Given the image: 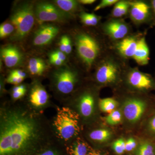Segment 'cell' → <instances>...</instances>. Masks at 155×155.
I'll return each mask as SVG.
<instances>
[{
  "label": "cell",
  "instance_id": "4fadbf2b",
  "mask_svg": "<svg viewBox=\"0 0 155 155\" xmlns=\"http://www.w3.org/2000/svg\"><path fill=\"white\" fill-rule=\"evenodd\" d=\"M129 14L131 21L136 25L146 22L150 15V7L141 1L130 2Z\"/></svg>",
  "mask_w": 155,
  "mask_h": 155
},
{
  "label": "cell",
  "instance_id": "836d02e7",
  "mask_svg": "<svg viewBox=\"0 0 155 155\" xmlns=\"http://www.w3.org/2000/svg\"><path fill=\"white\" fill-rule=\"evenodd\" d=\"M38 155H60V154L57 150L50 148L45 149L43 150Z\"/></svg>",
  "mask_w": 155,
  "mask_h": 155
},
{
  "label": "cell",
  "instance_id": "7c38bea8",
  "mask_svg": "<svg viewBox=\"0 0 155 155\" xmlns=\"http://www.w3.org/2000/svg\"><path fill=\"white\" fill-rule=\"evenodd\" d=\"M59 31V28L52 24L41 25L34 35L33 44L39 47L49 44L57 36Z\"/></svg>",
  "mask_w": 155,
  "mask_h": 155
},
{
  "label": "cell",
  "instance_id": "603a6c76",
  "mask_svg": "<svg viewBox=\"0 0 155 155\" xmlns=\"http://www.w3.org/2000/svg\"><path fill=\"white\" fill-rule=\"evenodd\" d=\"M54 3L62 11L71 15L79 11L81 8L80 4L78 1L74 0H56L54 2Z\"/></svg>",
  "mask_w": 155,
  "mask_h": 155
},
{
  "label": "cell",
  "instance_id": "3957f363",
  "mask_svg": "<svg viewBox=\"0 0 155 155\" xmlns=\"http://www.w3.org/2000/svg\"><path fill=\"white\" fill-rule=\"evenodd\" d=\"M34 8L33 3L25 2L19 3L14 9L10 17L15 28L12 40H22L32 29L35 18Z\"/></svg>",
  "mask_w": 155,
  "mask_h": 155
},
{
  "label": "cell",
  "instance_id": "ffe728a7",
  "mask_svg": "<svg viewBox=\"0 0 155 155\" xmlns=\"http://www.w3.org/2000/svg\"><path fill=\"white\" fill-rule=\"evenodd\" d=\"M91 149L87 143L80 137L76 138L67 149L70 155H87Z\"/></svg>",
  "mask_w": 155,
  "mask_h": 155
},
{
  "label": "cell",
  "instance_id": "8d00e7d4",
  "mask_svg": "<svg viewBox=\"0 0 155 155\" xmlns=\"http://www.w3.org/2000/svg\"><path fill=\"white\" fill-rule=\"evenodd\" d=\"M26 90L21 91L17 92H12V97L13 99L18 100L20 99L25 95L26 93Z\"/></svg>",
  "mask_w": 155,
  "mask_h": 155
},
{
  "label": "cell",
  "instance_id": "6da1fadb",
  "mask_svg": "<svg viewBox=\"0 0 155 155\" xmlns=\"http://www.w3.org/2000/svg\"><path fill=\"white\" fill-rule=\"evenodd\" d=\"M48 129L38 115L21 106L1 109L0 155H31L48 140Z\"/></svg>",
  "mask_w": 155,
  "mask_h": 155
},
{
  "label": "cell",
  "instance_id": "9c48e42d",
  "mask_svg": "<svg viewBox=\"0 0 155 155\" xmlns=\"http://www.w3.org/2000/svg\"><path fill=\"white\" fill-rule=\"evenodd\" d=\"M35 17L39 22H63L71 17L59 7L48 2H39L35 5Z\"/></svg>",
  "mask_w": 155,
  "mask_h": 155
},
{
  "label": "cell",
  "instance_id": "d6986e66",
  "mask_svg": "<svg viewBox=\"0 0 155 155\" xmlns=\"http://www.w3.org/2000/svg\"><path fill=\"white\" fill-rule=\"evenodd\" d=\"M143 138L155 142V107L141 125Z\"/></svg>",
  "mask_w": 155,
  "mask_h": 155
},
{
  "label": "cell",
  "instance_id": "7402d4cb",
  "mask_svg": "<svg viewBox=\"0 0 155 155\" xmlns=\"http://www.w3.org/2000/svg\"><path fill=\"white\" fill-rule=\"evenodd\" d=\"M135 155H155V142L143 138L137 147Z\"/></svg>",
  "mask_w": 155,
  "mask_h": 155
},
{
  "label": "cell",
  "instance_id": "cb8c5ba5",
  "mask_svg": "<svg viewBox=\"0 0 155 155\" xmlns=\"http://www.w3.org/2000/svg\"><path fill=\"white\" fill-rule=\"evenodd\" d=\"M130 2L119 1L114 5L112 11V17L119 19L124 17L129 13L130 10Z\"/></svg>",
  "mask_w": 155,
  "mask_h": 155
},
{
  "label": "cell",
  "instance_id": "83f0119b",
  "mask_svg": "<svg viewBox=\"0 0 155 155\" xmlns=\"http://www.w3.org/2000/svg\"><path fill=\"white\" fill-rule=\"evenodd\" d=\"M15 28L11 22H4L0 26V37L4 38L14 33Z\"/></svg>",
  "mask_w": 155,
  "mask_h": 155
},
{
  "label": "cell",
  "instance_id": "4dcf8cb0",
  "mask_svg": "<svg viewBox=\"0 0 155 155\" xmlns=\"http://www.w3.org/2000/svg\"><path fill=\"white\" fill-rule=\"evenodd\" d=\"M137 146V143L134 138L130 137L125 141V151H131L136 149Z\"/></svg>",
  "mask_w": 155,
  "mask_h": 155
},
{
  "label": "cell",
  "instance_id": "ac0fdd59",
  "mask_svg": "<svg viewBox=\"0 0 155 155\" xmlns=\"http://www.w3.org/2000/svg\"><path fill=\"white\" fill-rule=\"evenodd\" d=\"M89 138L92 141L97 143H106L110 141L114 137V133L109 128H97L90 132Z\"/></svg>",
  "mask_w": 155,
  "mask_h": 155
},
{
  "label": "cell",
  "instance_id": "ab89813d",
  "mask_svg": "<svg viewBox=\"0 0 155 155\" xmlns=\"http://www.w3.org/2000/svg\"><path fill=\"white\" fill-rule=\"evenodd\" d=\"M96 1L95 0H80L78 1V2L83 5H91L93 4Z\"/></svg>",
  "mask_w": 155,
  "mask_h": 155
},
{
  "label": "cell",
  "instance_id": "1f68e13d",
  "mask_svg": "<svg viewBox=\"0 0 155 155\" xmlns=\"http://www.w3.org/2000/svg\"><path fill=\"white\" fill-rule=\"evenodd\" d=\"M24 78L18 77V76H14L9 75L7 78V82L11 84L14 85H18L21 83L23 80Z\"/></svg>",
  "mask_w": 155,
  "mask_h": 155
},
{
  "label": "cell",
  "instance_id": "d4e9b609",
  "mask_svg": "<svg viewBox=\"0 0 155 155\" xmlns=\"http://www.w3.org/2000/svg\"><path fill=\"white\" fill-rule=\"evenodd\" d=\"M119 106V102L113 98H105L100 99L99 102L100 110L108 114L116 110Z\"/></svg>",
  "mask_w": 155,
  "mask_h": 155
},
{
  "label": "cell",
  "instance_id": "484cf974",
  "mask_svg": "<svg viewBox=\"0 0 155 155\" xmlns=\"http://www.w3.org/2000/svg\"><path fill=\"white\" fill-rule=\"evenodd\" d=\"M81 22L87 26H94L98 24L101 17L94 14L81 12L79 15Z\"/></svg>",
  "mask_w": 155,
  "mask_h": 155
},
{
  "label": "cell",
  "instance_id": "9a60e30c",
  "mask_svg": "<svg viewBox=\"0 0 155 155\" xmlns=\"http://www.w3.org/2000/svg\"><path fill=\"white\" fill-rule=\"evenodd\" d=\"M138 40L135 37L127 36L117 44L116 50L122 58H133L137 48Z\"/></svg>",
  "mask_w": 155,
  "mask_h": 155
},
{
  "label": "cell",
  "instance_id": "f1b7e54d",
  "mask_svg": "<svg viewBox=\"0 0 155 155\" xmlns=\"http://www.w3.org/2000/svg\"><path fill=\"white\" fill-rule=\"evenodd\" d=\"M113 149L117 154L121 155L125 151V140L123 138H119L114 142Z\"/></svg>",
  "mask_w": 155,
  "mask_h": 155
},
{
  "label": "cell",
  "instance_id": "30bf717a",
  "mask_svg": "<svg viewBox=\"0 0 155 155\" xmlns=\"http://www.w3.org/2000/svg\"><path fill=\"white\" fill-rule=\"evenodd\" d=\"M99 102L96 93L91 89L81 93L76 100V106L80 117L85 120L92 119L95 116L99 108Z\"/></svg>",
  "mask_w": 155,
  "mask_h": 155
},
{
  "label": "cell",
  "instance_id": "b9f144b4",
  "mask_svg": "<svg viewBox=\"0 0 155 155\" xmlns=\"http://www.w3.org/2000/svg\"><path fill=\"white\" fill-rule=\"evenodd\" d=\"M152 7L153 9V12H154L155 14V0H153L151 2Z\"/></svg>",
  "mask_w": 155,
  "mask_h": 155
},
{
  "label": "cell",
  "instance_id": "5bb4252c",
  "mask_svg": "<svg viewBox=\"0 0 155 155\" xmlns=\"http://www.w3.org/2000/svg\"><path fill=\"white\" fill-rule=\"evenodd\" d=\"M1 54L5 65L8 68L17 67L22 64L24 56L15 46L8 45L1 49Z\"/></svg>",
  "mask_w": 155,
  "mask_h": 155
},
{
  "label": "cell",
  "instance_id": "f546056e",
  "mask_svg": "<svg viewBox=\"0 0 155 155\" xmlns=\"http://www.w3.org/2000/svg\"><path fill=\"white\" fill-rule=\"evenodd\" d=\"M118 1V0H103L95 7L94 11H99L100 9L115 5Z\"/></svg>",
  "mask_w": 155,
  "mask_h": 155
},
{
  "label": "cell",
  "instance_id": "d590c367",
  "mask_svg": "<svg viewBox=\"0 0 155 155\" xmlns=\"http://www.w3.org/2000/svg\"><path fill=\"white\" fill-rule=\"evenodd\" d=\"M66 51L65 53L67 54H69L72 51V44L70 38L67 35H66Z\"/></svg>",
  "mask_w": 155,
  "mask_h": 155
},
{
  "label": "cell",
  "instance_id": "f35d334b",
  "mask_svg": "<svg viewBox=\"0 0 155 155\" xmlns=\"http://www.w3.org/2000/svg\"><path fill=\"white\" fill-rule=\"evenodd\" d=\"M49 61L51 64L56 66H61L64 63L63 61L53 57H49Z\"/></svg>",
  "mask_w": 155,
  "mask_h": 155
},
{
  "label": "cell",
  "instance_id": "5b68a950",
  "mask_svg": "<svg viewBox=\"0 0 155 155\" xmlns=\"http://www.w3.org/2000/svg\"><path fill=\"white\" fill-rule=\"evenodd\" d=\"M124 81L126 88L133 93L147 94L155 90L154 78L136 68L127 70L124 76Z\"/></svg>",
  "mask_w": 155,
  "mask_h": 155
},
{
  "label": "cell",
  "instance_id": "7a4b0ae2",
  "mask_svg": "<svg viewBox=\"0 0 155 155\" xmlns=\"http://www.w3.org/2000/svg\"><path fill=\"white\" fill-rule=\"evenodd\" d=\"M146 94L133 93L122 99L120 110L123 116V121L129 128L140 125L153 110L155 98L147 97Z\"/></svg>",
  "mask_w": 155,
  "mask_h": 155
},
{
  "label": "cell",
  "instance_id": "ba28073f",
  "mask_svg": "<svg viewBox=\"0 0 155 155\" xmlns=\"http://www.w3.org/2000/svg\"><path fill=\"white\" fill-rule=\"evenodd\" d=\"M53 78L56 89L64 95L72 93L79 81L78 72L68 67H63L56 70L53 73Z\"/></svg>",
  "mask_w": 155,
  "mask_h": 155
},
{
  "label": "cell",
  "instance_id": "60d3db41",
  "mask_svg": "<svg viewBox=\"0 0 155 155\" xmlns=\"http://www.w3.org/2000/svg\"><path fill=\"white\" fill-rule=\"evenodd\" d=\"M87 155H104L102 153H101L100 152H99L98 151L95 150H93L92 149H91L89 151V152L87 154Z\"/></svg>",
  "mask_w": 155,
  "mask_h": 155
},
{
  "label": "cell",
  "instance_id": "e0dca14e",
  "mask_svg": "<svg viewBox=\"0 0 155 155\" xmlns=\"http://www.w3.org/2000/svg\"><path fill=\"white\" fill-rule=\"evenodd\" d=\"M150 51L144 37L138 39L137 48L133 59L140 66H145L149 61Z\"/></svg>",
  "mask_w": 155,
  "mask_h": 155
},
{
  "label": "cell",
  "instance_id": "8fae6325",
  "mask_svg": "<svg viewBox=\"0 0 155 155\" xmlns=\"http://www.w3.org/2000/svg\"><path fill=\"white\" fill-rule=\"evenodd\" d=\"M104 32L114 40H121L129 33V27L123 19H114L106 22L103 26Z\"/></svg>",
  "mask_w": 155,
  "mask_h": 155
},
{
  "label": "cell",
  "instance_id": "4316f807",
  "mask_svg": "<svg viewBox=\"0 0 155 155\" xmlns=\"http://www.w3.org/2000/svg\"><path fill=\"white\" fill-rule=\"evenodd\" d=\"M107 124L114 126L119 125L123 122V116L120 110H116L108 114L105 118Z\"/></svg>",
  "mask_w": 155,
  "mask_h": 155
},
{
  "label": "cell",
  "instance_id": "2e32d148",
  "mask_svg": "<svg viewBox=\"0 0 155 155\" xmlns=\"http://www.w3.org/2000/svg\"><path fill=\"white\" fill-rule=\"evenodd\" d=\"M29 99L30 104L33 107L41 108L47 104L49 96L43 87L39 84H35L31 90Z\"/></svg>",
  "mask_w": 155,
  "mask_h": 155
},
{
  "label": "cell",
  "instance_id": "d6a6232c",
  "mask_svg": "<svg viewBox=\"0 0 155 155\" xmlns=\"http://www.w3.org/2000/svg\"><path fill=\"white\" fill-rule=\"evenodd\" d=\"M49 57L57 58L64 62L66 59V56L65 53L61 51L60 50H57L51 53L50 54Z\"/></svg>",
  "mask_w": 155,
  "mask_h": 155
},
{
  "label": "cell",
  "instance_id": "e575fe53",
  "mask_svg": "<svg viewBox=\"0 0 155 155\" xmlns=\"http://www.w3.org/2000/svg\"><path fill=\"white\" fill-rule=\"evenodd\" d=\"M9 75H14V76H18V77L22 78L25 79L26 77V73L22 70L19 69H14L12 70Z\"/></svg>",
  "mask_w": 155,
  "mask_h": 155
},
{
  "label": "cell",
  "instance_id": "277c9868",
  "mask_svg": "<svg viewBox=\"0 0 155 155\" xmlns=\"http://www.w3.org/2000/svg\"><path fill=\"white\" fill-rule=\"evenodd\" d=\"M80 117L77 112L70 108H58L54 125L59 138L68 141L77 136L80 131Z\"/></svg>",
  "mask_w": 155,
  "mask_h": 155
},
{
  "label": "cell",
  "instance_id": "8992f818",
  "mask_svg": "<svg viewBox=\"0 0 155 155\" xmlns=\"http://www.w3.org/2000/svg\"><path fill=\"white\" fill-rule=\"evenodd\" d=\"M75 44L79 58L87 67L90 68L100 54L98 43L89 35L80 33L75 37Z\"/></svg>",
  "mask_w": 155,
  "mask_h": 155
},
{
  "label": "cell",
  "instance_id": "74e56055",
  "mask_svg": "<svg viewBox=\"0 0 155 155\" xmlns=\"http://www.w3.org/2000/svg\"><path fill=\"white\" fill-rule=\"evenodd\" d=\"M66 35L61 37L59 43V50L64 53L66 51Z\"/></svg>",
  "mask_w": 155,
  "mask_h": 155
},
{
  "label": "cell",
  "instance_id": "44dd1931",
  "mask_svg": "<svg viewBox=\"0 0 155 155\" xmlns=\"http://www.w3.org/2000/svg\"><path fill=\"white\" fill-rule=\"evenodd\" d=\"M47 68L45 62L41 58H33L28 61V70L32 75L40 76L43 74Z\"/></svg>",
  "mask_w": 155,
  "mask_h": 155
},
{
  "label": "cell",
  "instance_id": "52a82bcc",
  "mask_svg": "<svg viewBox=\"0 0 155 155\" xmlns=\"http://www.w3.org/2000/svg\"><path fill=\"white\" fill-rule=\"evenodd\" d=\"M121 74L119 64L113 59H106L97 67L95 79L101 86H113L121 80Z\"/></svg>",
  "mask_w": 155,
  "mask_h": 155
}]
</instances>
